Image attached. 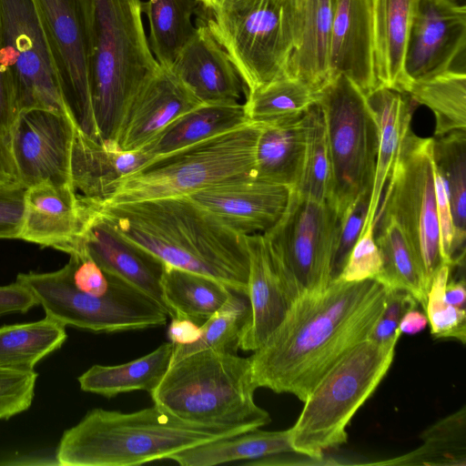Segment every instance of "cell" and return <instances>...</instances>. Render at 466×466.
Masks as SVG:
<instances>
[{"label":"cell","mask_w":466,"mask_h":466,"mask_svg":"<svg viewBox=\"0 0 466 466\" xmlns=\"http://www.w3.org/2000/svg\"><path fill=\"white\" fill-rule=\"evenodd\" d=\"M375 279H332L295 299L285 318L249 357L258 388L295 395L302 402L321 378L369 339L386 303Z\"/></svg>","instance_id":"1"},{"label":"cell","mask_w":466,"mask_h":466,"mask_svg":"<svg viewBox=\"0 0 466 466\" xmlns=\"http://www.w3.org/2000/svg\"><path fill=\"white\" fill-rule=\"evenodd\" d=\"M95 201L99 214L119 234L166 265L212 278L247 295V236L221 223L187 196L118 204Z\"/></svg>","instance_id":"2"},{"label":"cell","mask_w":466,"mask_h":466,"mask_svg":"<svg viewBox=\"0 0 466 466\" xmlns=\"http://www.w3.org/2000/svg\"><path fill=\"white\" fill-rule=\"evenodd\" d=\"M252 430L192 422L156 404L133 412L96 408L64 431L55 459L61 466L140 465Z\"/></svg>","instance_id":"3"},{"label":"cell","mask_w":466,"mask_h":466,"mask_svg":"<svg viewBox=\"0 0 466 466\" xmlns=\"http://www.w3.org/2000/svg\"><path fill=\"white\" fill-rule=\"evenodd\" d=\"M94 8L92 108L100 140L116 142L129 105L160 66L146 36L140 0H94Z\"/></svg>","instance_id":"4"},{"label":"cell","mask_w":466,"mask_h":466,"mask_svg":"<svg viewBox=\"0 0 466 466\" xmlns=\"http://www.w3.org/2000/svg\"><path fill=\"white\" fill-rule=\"evenodd\" d=\"M248 358L206 350L171 364L150 393L154 404L186 420L261 428L271 420L256 404Z\"/></svg>","instance_id":"5"},{"label":"cell","mask_w":466,"mask_h":466,"mask_svg":"<svg viewBox=\"0 0 466 466\" xmlns=\"http://www.w3.org/2000/svg\"><path fill=\"white\" fill-rule=\"evenodd\" d=\"M262 124L228 132L151 158L118 181L103 204L188 196L212 186L254 178ZM96 200V199H95Z\"/></svg>","instance_id":"6"},{"label":"cell","mask_w":466,"mask_h":466,"mask_svg":"<svg viewBox=\"0 0 466 466\" xmlns=\"http://www.w3.org/2000/svg\"><path fill=\"white\" fill-rule=\"evenodd\" d=\"M401 334L398 328L388 341L359 343L321 378L289 429L296 453L319 463L327 451L347 442V425L388 373Z\"/></svg>","instance_id":"7"},{"label":"cell","mask_w":466,"mask_h":466,"mask_svg":"<svg viewBox=\"0 0 466 466\" xmlns=\"http://www.w3.org/2000/svg\"><path fill=\"white\" fill-rule=\"evenodd\" d=\"M332 169L329 202L339 218L362 193L372 190L379 127L366 95L346 76H333L319 92Z\"/></svg>","instance_id":"8"},{"label":"cell","mask_w":466,"mask_h":466,"mask_svg":"<svg viewBox=\"0 0 466 466\" xmlns=\"http://www.w3.org/2000/svg\"><path fill=\"white\" fill-rule=\"evenodd\" d=\"M208 27L247 94L286 76L292 50L290 0H222Z\"/></svg>","instance_id":"9"},{"label":"cell","mask_w":466,"mask_h":466,"mask_svg":"<svg viewBox=\"0 0 466 466\" xmlns=\"http://www.w3.org/2000/svg\"><path fill=\"white\" fill-rule=\"evenodd\" d=\"M339 218L329 202L291 190L280 219L263 233L284 289L293 302L331 281V261Z\"/></svg>","instance_id":"10"},{"label":"cell","mask_w":466,"mask_h":466,"mask_svg":"<svg viewBox=\"0 0 466 466\" xmlns=\"http://www.w3.org/2000/svg\"><path fill=\"white\" fill-rule=\"evenodd\" d=\"M25 284L42 306L46 316L65 326L94 332L144 329L166 324L167 313L153 298L138 289L98 295L76 289L66 264L46 273H20Z\"/></svg>","instance_id":"11"},{"label":"cell","mask_w":466,"mask_h":466,"mask_svg":"<svg viewBox=\"0 0 466 466\" xmlns=\"http://www.w3.org/2000/svg\"><path fill=\"white\" fill-rule=\"evenodd\" d=\"M432 143L433 137H421L411 128L407 131L376 213L393 218L405 232L420 260L428 291L434 275L445 264L440 242Z\"/></svg>","instance_id":"12"},{"label":"cell","mask_w":466,"mask_h":466,"mask_svg":"<svg viewBox=\"0 0 466 466\" xmlns=\"http://www.w3.org/2000/svg\"><path fill=\"white\" fill-rule=\"evenodd\" d=\"M0 65L18 113L42 108L72 116L33 0H0Z\"/></svg>","instance_id":"13"},{"label":"cell","mask_w":466,"mask_h":466,"mask_svg":"<svg viewBox=\"0 0 466 466\" xmlns=\"http://www.w3.org/2000/svg\"><path fill=\"white\" fill-rule=\"evenodd\" d=\"M57 73L65 102L76 126L100 140L89 85L94 39V0H33Z\"/></svg>","instance_id":"14"},{"label":"cell","mask_w":466,"mask_h":466,"mask_svg":"<svg viewBox=\"0 0 466 466\" xmlns=\"http://www.w3.org/2000/svg\"><path fill=\"white\" fill-rule=\"evenodd\" d=\"M76 127L71 116L54 110L32 108L18 113L10 137L23 187L46 180L73 187L71 160Z\"/></svg>","instance_id":"15"},{"label":"cell","mask_w":466,"mask_h":466,"mask_svg":"<svg viewBox=\"0 0 466 466\" xmlns=\"http://www.w3.org/2000/svg\"><path fill=\"white\" fill-rule=\"evenodd\" d=\"M466 7L455 0H420L406 45L404 72L410 84L453 69L465 55Z\"/></svg>","instance_id":"16"},{"label":"cell","mask_w":466,"mask_h":466,"mask_svg":"<svg viewBox=\"0 0 466 466\" xmlns=\"http://www.w3.org/2000/svg\"><path fill=\"white\" fill-rule=\"evenodd\" d=\"M93 212L90 198L46 180L25 188L19 239L68 253Z\"/></svg>","instance_id":"17"},{"label":"cell","mask_w":466,"mask_h":466,"mask_svg":"<svg viewBox=\"0 0 466 466\" xmlns=\"http://www.w3.org/2000/svg\"><path fill=\"white\" fill-rule=\"evenodd\" d=\"M92 200L94 210L67 254L84 249L103 269L157 300L169 316L162 290L166 264L119 234L99 214L96 201Z\"/></svg>","instance_id":"18"},{"label":"cell","mask_w":466,"mask_h":466,"mask_svg":"<svg viewBox=\"0 0 466 466\" xmlns=\"http://www.w3.org/2000/svg\"><path fill=\"white\" fill-rule=\"evenodd\" d=\"M291 189L255 178L203 188L187 197L229 228L263 234L284 214Z\"/></svg>","instance_id":"19"},{"label":"cell","mask_w":466,"mask_h":466,"mask_svg":"<svg viewBox=\"0 0 466 466\" xmlns=\"http://www.w3.org/2000/svg\"><path fill=\"white\" fill-rule=\"evenodd\" d=\"M200 105L171 69L160 66L129 105L116 143L123 150H139L177 116Z\"/></svg>","instance_id":"20"},{"label":"cell","mask_w":466,"mask_h":466,"mask_svg":"<svg viewBox=\"0 0 466 466\" xmlns=\"http://www.w3.org/2000/svg\"><path fill=\"white\" fill-rule=\"evenodd\" d=\"M329 69L332 77L346 76L365 95L377 87L372 0H336Z\"/></svg>","instance_id":"21"},{"label":"cell","mask_w":466,"mask_h":466,"mask_svg":"<svg viewBox=\"0 0 466 466\" xmlns=\"http://www.w3.org/2000/svg\"><path fill=\"white\" fill-rule=\"evenodd\" d=\"M170 69L202 104L238 102L244 92L243 81L208 25L197 27Z\"/></svg>","instance_id":"22"},{"label":"cell","mask_w":466,"mask_h":466,"mask_svg":"<svg viewBox=\"0 0 466 466\" xmlns=\"http://www.w3.org/2000/svg\"><path fill=\"white\" fill-rule=\"evenodd\" d=\"M292 50L286 76L319 92L331 78L329 48L336 0H290Z\"/></svg>","instance_id":"23"},{"label":"cell","mask_w":466,"mask_h":466,"mask_svg":"<svg viewBox=\"0 0 466 466\" xmlns=\"http://www.w3.org/2000/svg\"><path fill=\"white\" fill-rule=\"evenodd\" d=\"M249 256L248 299L250 318L236 348L258 349L279 327L292 301L289 298L263 234L247 236Z\"/></svg>","instance_id":"24"},{"label":"cell","mask_w":466,"mask_h":466,"mask_svg":"<svg viewBox=\"0 0 466 466\" xmlns=\"http://www.w3.org/2000/svg\"><path fill=\"white\" fill-rule=\"evenodd\" d=\"M150 160L143 151L123 150L116 142L96 140L78 127L72 151V183L81 195L103 201L116 184Z\"/></svg>","instance_id":"25"},{"label":"cell","mask_w":466,"mask_h":466,"mask_svg":"<svg viewBox=\"0 0 466 466\" xmlns=\"http://www.w3.org/2000/svg\"><path fill=\"white\" fill-rule=\"evenodd\" d=\"M419 1L372 0L377 86L407 92L410 81L404 72V56Z\"/></svg>","instance_id":"26"},{"label":"cell","mask_w":466,"mask_h":466,"mask_svg":"<svg viewBox=\"0 0 466 466\" xmlns=\"http://www.w3.org/2000/svg\"><path fill=\"white\" fill-rule=\"evenodd\" d=\"M379 127V147L369 211L364 228L374 227L383 190L392 172L403 137L410 128L413 106L404 93L377 86L366 95Z\"/></svg>","instance_id":"27"},{"label":"cell","mask_w":466,"mask_h":466,"mask_svg":"<svg viewBox=\"0 0 466 466\" xmlns=\"http://www.w3.org/2000/svg\"><path fill=\"white\" fill-rule=\"evenodd\" d=\"M306 152L305 114L273 124H262L256 145L254 178L297 188Z\"/></svg>","instance_id":"28"},{"label":"cell","mask_w":466,"mask_h":466,"mask_svg":"<svg viewBox=\"0 0 466 466\" xmlns=\"http://www.w3.org/2000/svg\"><path fill=\"white\" fill-rule=\"evenodd\" d=\"M249 122L244 104H202L177 116L141 149L151 158L228 132Z\"/></svg>","instance_id":"29"},{"label":"cell","mask_w":466,"mask_h":466,"mask_svg":"<svg viewBox=\"0 0 466 466\" xmlns=\"http://www.w3.org/2000/svg\"><path fill=\"white\" fill-rule=\"evenodd\" d=\"M374 238L381 257L375 280L388 289L409 292L425 309L428 288L420 260L396 220L387 215L374 218Z\"/></svg>","instance_id":"30"},{"label":"cell","mask_w":466,"mask_h":466,"mask_svg":"<svg viewBox=\"0 0 466 466\" xmlns=\"http://www.w3.org/2000/svg\"><path fill=\"white\" fill-rule=\"evenodd\" d=\"M174 347L175 344L169 341L124 364L94 365L78 377L80 388L106 398L133 390L151 393L171 365Z\"/></svg>","instance_id":"31"},{"label":"cell","mask_w":466,"mask_h":466,"mask_svg":"<svg viewBox=\"0 0 466 466\" xmlns=\"http://www.w3.org/2000/svg\"><path fill=\"white\" fill-rule=\"evenodd\" d=\"M289 452L295 451L290 444L289 429L268 431L258 428L184 450L168 460L181 466H214Z\"/></svg>","instance_id":"32"},{"label":"cell","mask_w":466,"mask_h":466,"mask_svg":"<svg viewBox=\"0 0 466 466\" xmlns=\"http://www.w3.org/2000/svg\"><path fill=\"white\" fill-rule=\"evenodd\" d=\"M432 157L451 205L454 227L452 265L460 266L464 261L466 237V131L433 137Z\"/></svg>","instance_id":"33"},{"label":"cell","mask_w":466,"mask_h":466,"mask_svg":"<svg viewBox=\"0 0 466 466\" xmlns=\"http://www.w3.org/2000/svg\"><path fill=\"white\" fill-rule=\"evenodd\" d=\"M163 297L169 317L207 319L220 309L234 291L212 278L166 265Z\"/></svg>","instance_id":"34"},{"label":"cell","mask_w":466,"mask_h":466,"mask_svg":"<svg viewBox=\"0 0 466 466\" xmlns=\"http://www.w3.org/2000/svg\"><path fill=\"white\" fill-rule=\"evenodd\" d=\"M66 338V326L46 316L34 322L0 327V369L35 371V365L60 349Z\"/></svg>","instance_id":"35"},{"label":"cell","mask_w":466,"mask_h":466,"mask_svg":"<svg viewBox=\"0 0 466 466\" xmlns=\"http://www.w3.org/2000/svg\"><path fill=\"white\" fill-rule=\"evenodd\" d=\"M196 0H147L141 3L149 24V47L157 62L170 69L196 32Z\"/></svg>","instance_id":"36"},{"label":"cell","mask_w":466,"mask_h":466,"mask_svg":"<svg viewBox=\"0 0 466 466\" xmlns=\"http://www.w3.org/2000/svg\"><path fill=\"white\" fill-rule=\"evenodd\" d=\"M406 95L430 108L435 117L434 137L466 131L465 70L451 69L427 79L411 82Z\"/></svg>","instance_id":"37"},{"label":"cell","mask_w":466,"mask_h":466,"mask_svg":"<svg viewBox=\"0 0 466 466\" xmlns=\"http://www.w3.org/2000/svg\"><path fill=\"white\" fill-rule=\"evenodd\" d=\"M465 408L441 419L421 434L423 444L400 457L373 464L461 465L466 464Z\"/></svg>","instance_id":"38"},{"label":"cell","mask_w":466,"mask_h":466,"mask_svg":"<svg viewBox=\"0 0 466 466\" xmlns=\"http://www.w3.org/2000/svg\"><path fill=\"white\" fill-rule=\"evenodd\" d=\"M314 103V92L284 76L247 94L244 107L250 122L273 124L303 116Z\"/></svg>","instance_id":"39"},{"label":"cell","mask_w":466,"mask_h":466,"mask_svg":"<svg viewBox=\"0 0 466 466\" xmlns=\"http://www.w3.org/2000/svg\"><path fill=\"white\" fill-rule=\"evenodd\" d=\"M306 152L300 181L294 191L308 198L327 202L332 187V169L326 126L316 102L305 113Z\"/></svg>","instance_id":"40"},{"label":"cell","mask_w":466,"mask_h":466,"mask_svg":"<svg viewBox=\"0 0 466 466\" xmlns=\"http://www.w3.org/2000/svg\"><path fill=\"white\" fill-rule=\"evenodd\" d=\"M250 318L247 295L234 292L229 300L201 325V337L189 345H175L171 364L206 350H228L237 341Z\"/></svg>","instance_id":"41"},{"label":"cell","mask_w":466,"mask_h":466,"mask_svg":"<svg viewBox=\"0 0 466 466\" xmlns=\"http://www.w3.org/2000/svg\"><path fill=\"white\" fill-rule=\"evenodd\" d=\"M451 266L443 264L434 275L428 294L425 314L434 339H455L466 341V312L447 303L445 287L449 281Z\"/></svg>","instance_id":"42"},{"label":"cell","mask_w":466,"mask_h":466,"mask_svg":"<svg viewBox=\"0 0 466 466\" xmlns=\"http://www.w3.org/2000/svg\"><path fill=\"white\" fill-rule=\"evenodd\" d=\"M371 190L362 193L339 218L331 261V280L343 269L348 257L359 239L366 222Z\"/></svg>","instance_id":"43"},{"label":"cell","mask_w":466,"mask_h":466,"mask_svg":"<svg viewBox=\"0 0 466 466\" xmlns=\"http://www.w3.org/2000/svg\"><path fill=\"white\" fill-rule=\"evenodd\" d=\"M37 373L0 369V420H8L32 404Z\"/></svg>","instance_id":"44"},{"label":"cell","mask_w":466,"mask_h":466,"mask_svg":"<svg viewBox=\"0 0 466 466\" xmlns=\"http://www.w3.org/2000/svg\"><path fill=\"white\" fill-rule=\"evenodd\" d=\"M381 257L374 238V227H366L353 246L337 279L345 281L375 279L381 269Z\"/></svg>","instance_id":"45"},{"label":"cell","mask_w":466,"mask_h":466,"mask_svg":"<svg viewBox=\"0 0 466 466\" xmlns=\"http://www.w3.org/2000/svg\"><path fill=\"white\" fill-rule=\"evenodd\" d=\"M417 300L409 292L388 289L384 309L375 324L370 339L385 342L393 338L402 316L417 307Z\"/></svg>","instance_id":"46"},{"label":"cell","mask_w":466,"mask_h":466,"mask_svg":"<svg viewBox=\"0 0 466 466\" xmlns=\"http://www.w3.org/2000/svg\"><path fill=\"white\" fill-rule=\"evenodd\" d=\"M25 188L0 187V239H19Z\"/></svg>","instance_id":"47"},{"label":"cell","mask_w":466,"mask_h":466,"mask_svg":"<svg viewBox=\"0 0 466 466\" xmlns=\"http://www.w3.org/2000/svg\"><path fill=\"white\" fill-rule=\"evenodd\" d=\"M434 188L437 206V215L440 229V242L441 255L445 264L453 267L451 260L452 240L454 227L451 210L450 200L444 182L436 169L433 162Z\"/></svg>","instance_id":"48"},{"label":"cell","mask_w":466,"mask_h":466,"mask_svg":"<svg viewBox=\"0 0 466 466\" xmlns=\"http://www.w3.org/2000/svg\"><path fill=\"white\" fill-rule=\"evenodd\" d=\"M37 305L35 297L25 284L15 280L0 286V316L14 312L25 313Z\"/></svg>","instance_id":"49"},{"label":"cell","mask_w":466,"mask_h":466,"mask_svg":"<svg viewBox=\"0 0 466 466\" xmlns=\"http://www.w3.org/2000/svg\"><path fill=\"white\" fill-rule=\"evenodd\" d=\"M17 115L11 79L0 65V133L10 136Z\"/></svg>","instance_id":"50"},{"label":"cell","mask_w":466,"mask_h":466,"mask_svg":"<svg viewBox=\"0 0 466 466\" xmlns=\"http://www.w3.org/2000/svg\"><path fill=\"white\" fill-rule=\"evenodd\" d=\"M167 329V338L175 345H189L196 342L202 334L201 326L192 319L176 316Z\"/></svg>","instance_id":"51"},{"label":"cell","mask_w":466,"mask_h":466,"mask_svg":"<svg viewBox=\"0 0 466 466\" xmlns=\"http://www.w3.org/2000/svg\"><path fill=\"white\" fill-rule=\"evenodd\" d=\"M0 187H22L12 153L11 137L2 133H0Z\"/></svg>","instance_id":"52"},{"label":"cell","mask_w":466,"mask_h":466,"mask_svg":"<svg viewBox=\"0 0 466 466\" xmlns=\"http://www.w3.org/2000/svg\"><path fill=\"white\" fill-rule=\"evenodd\" d=\"M428 324L426 314L416 308L408 310L401 318L399 329L401 333L414 335L423 330Z\"/></svg>","instance_id":"53"},{"label":"cell","mask_w":466,"mask_h":466,"mask_svg":"<svg viewBox=\"0 0 466 466\" xmlns=\"http://www.w3.org/2000/svg\"><path fill=\"white\" fill-rule=\"evenodd\" d=\"M444 299L454 307L465 309L466 289L464 280L448 281L445 287Z\"/></svg>","instance_id":"54"},{"label":"cell","mask_w":466,"mask_h":466,"mask_svg":"<svg viewBox=\"0 0 466 466\" xmlns=\"http://www.w3.org/2000/svg\"><path fill=\"white\" fill-rule=\"evenodd\" d=\"M203 5L208 9L214 10L221 3L222 0H198Z\"/></svg>","instance_id":"55"}]
</instances>
